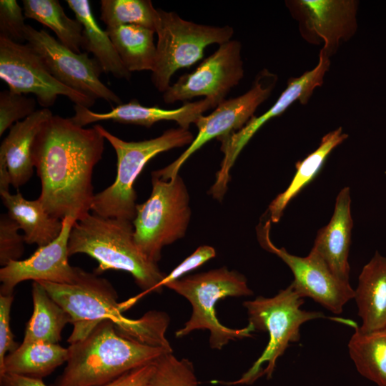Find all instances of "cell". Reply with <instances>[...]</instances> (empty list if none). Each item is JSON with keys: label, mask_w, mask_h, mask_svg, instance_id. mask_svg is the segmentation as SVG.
<instances>
[{"label": "cell", "mask_w": 386, "mask_h": 386, "mask_svg": "<svg viewBox=\"0 0 386 386\" xmlns=\"http://www.w3.org/2000/svg\"><path fill=\"white\" fill-rule=\"evenodd\" d=\"M0 78L14 93L34 94L39 104L46 109L51 107L59 95L89 109L95 103V100L56 80L30 45L4 37H0Z\"/></svg>", "instance_id": "cell-11"}, {"label": "cell", "mask_w": 386, "mask_h": 386, "mask_svg": "<svg viewBox=\"0 0 386 386\" xmlns=\"http://www.w3.org/2000/svg\"><path fill=\"white\" fill-rule=\"evenodd\" d=\"M96 128L114 148L117 154V175L107 188L95 194L91 211L105 217L132 222L136 216L137 192L134 182L147 162L159 153L189 145L193 134L179 127L147 140L127 142L110 133L100 124Z\"/></svg>", "instance_id": "cell-4"}, {"label": "cell", "mask_w": 386, "mask_h": 386, "mask_svg": "<svg viewBox=\"0 0 386 386\" xmlns=\"http://www.w3.org/2000/svg\"><path fill=\"white\" fill-rule=\"evenodd\" d=\"M20 227L8 214L0 217V264L4 267L12 261L20 260L24 250V235Z\"/></svg>", "instance_id": "cell-33"}, {"label": "cell", "mask_w": 386, "mask_h": 386, "mask_svg": "<svg viewBox=\"0 0 386 386\" xmlns=\"http://www.w3.org/2000/svg\"><path fill=\"white\" fill-rule=\"evenodd\" d=\"M76 220L67 216L59 237L48 244L38 247L27 259L12 261L0 269V295H12L15 287L26 280L57 284L75 282L79 267L68 261V243L71 229Z\"/></svg>", "instance_id": "cell-17"}, {"label": "cell", "mask_w": 386, "mask_h": 386, "mask_svg": "<svg viewBox=\"0 0 386 386\" xmlns=\"http://www.w3.org/2000/svg\"><path fill=\"white\" fill-rule=\"evenodd\" d=\"M66 365L55 386H99L154 362L172 350L144 345L120 335L111 320L67 347Z\"/></svg>", "instance_id": "cell-3"}, {"label": "cell", "mask_w": 386, "mask_h": 386, "mask_svg": "<svg viewBox=\"0 0 386 386\" xmlns=\"http://www.w3.org/2000/svg\"><path fill=\"white\" fill-rule=\"evenodd\" d=\"M0 194L7 214L23 230L26 244L41 247L59 237L63 220L51 216L39 199H26L20 192L11 194L5 192Z\"/></svg>", "instance_id": "cell-22"}, {"label": "cell", "mask_w": 386, "mask_h": 386, "mask_svg": "<svg viewBox=\"0 0 386 386\" xmlns=\"http://www.w3.org/2000/svg\"><path fill=\"white\" fill-rule=\"evenodd\" d=\"M330 66V57L320 50L317 66L300 77L290 78L287 88L265 113L257 117H252L239 131L217 139L222 143L221 150L224 158L216 174L215 182L209 192L213 198L218 200L223 199L230 179V169L253 135L265 122L282 114L295 101L306 104L315 89L322 84Z\"/></svg>", "instance_id": "cell-13"}, {"label": "cell", "mask_w": 386, "mask_h": 386, "mask_svg": "<svg viewBox=\"0 0 386 386\" xmlns=\"http://www.w3.org/2000/svg\"><path fill=\"white\" fill-rule=\"evenodd\" d=\"M25 40L62 84L94 100L102 99L117 105L122 104L118 95L100 80L102 69L86 52L76 53L45 30H36L30 25H26Z\"/></svg>", "instance_id": "cell-12"}, {"label": "cell", "mask_w": 386, "mask_h": 386, "mask_svg": "<svg viewBox=\"0 0 386 386\" xmlns=\"http://www.w3.org/2000/svg\"><path fill=\"white\" fill-rule=\"evenodd\" d=\"M31 296L33 313L26 324L22 343L59 344L64 327L71 323L69 315L36 281L32 283Z\"/></svg>", "instance_id": "cell-25"}, {"label": "cell", "mask_w": 386, "mask_h": 386, "mask_svg": "<svg viewBox=\"0 0 386 386\" xmlns=\"http://www.w3.org/2000/svg\"><path fill=\"white\" fill-rule=\"evenodd\" d=\"M348 351L357 372L377 386H386V327L362 332L355 325Z\"/></svg>", "instance_id": "cell-28"}, {"label": "cell", "mask_w": 386, "mask_h": 386, "mask_svg": "<svg viewBox=\"0 0 386 386\" xmlns=\"http://www.w3.org/2000/svg\"><path fill=\"white\" fill-rule=\"evenodd\" d=\"M286 6L298 21L302 38L310 44L323 43L321 50L329 57L356 31L357 1L292 0Z\"/></svg>", "instance_id": "cell-16"}, {"label": "cell", "mask_w": 386, "mask_h": 386, "mask_svg": "<svg viewBox=\"0 0 386 386\" xmlns=\"http://www.w3.org/2000/svg\"><path fill=\"white\" fill-rule=\"evenodd\" d=\"M68 355V348L59 344L21 343L6 356L0 376L7 373L42 380L66 362Z\"/></svg>", "instance_id": "cell-26"}, {"label": "cell", "mask_w": 386, "mask_h": 386, "mask_svg": "<svg viewBox=\"0 0 386 386\" xmlns=\"http://www.w3.org/2000/svg\"><path fill=\"white\" fill-rule=\"evenodd\" d=\"M14 298V294L0 295V372L3 370L7 352H12L19 346L14 341L10 327V312Z\"/></svg>", "instance_id": "cell-35"}, {"label": "cell", "mask_w": 386, "mask_h": 386, "mask_svg": "<svg viewBox=\"0 0 386 386\" xmlns=\"http://www.w3.org/2000/svg\"><path fill=\"white\" fill-rule=\"evenodd\" d=\"M154 370V362L129 371L113 381L99 386H144Z\"/></svg>", "instance_id": "cell-37"}, {"label": "cell", "mask_w": 386, "mask_h": 386, "mask_svg": "<svg viewBox=\"0 0 386 386\" xmlns=\"http://www.w3.org/2000/svg\"><path fill=\"white\" fill-rule=\"evenodd\" d=\"M25 18L34 19L51 29L58 41L76 53L83 48L84 38L81 22L67 16L57 0H23Z\"/></svg>", "instance_id": "cell-29"}, {"label": "cell", "mask_w": 386, "mask_h": 386, "mask_svg": "<svg viewBox=\"0 0 386 386\" xmlns=\"http://www.w3.org/2000/svg\"><path fill=\"white\" fill-rule=\"evenodd\" d=\"M69 315L73 330L68 342L81 340L102 321L111 320L118 333L129 334L137 320L124 316L118 295L112 284L95 273L79 268L78 276L71 284H57L36 281Z\"/></svg>", "instance_id": "cell-8"}, {"label": "cell", "mask_w": 386, "mask_h": 386, "mask_svg": "<svg viewBox=\"0 0 386 386\" xmlns=\"http://www.w3.org/2000/svg\"><path fill=\"white\" fill-rule=\"evenodd\" d=\"M270 227L269 219L257 227L258 241L264 249L276 254L290 267L294 275L290 284L294 290L301 297H310L334 314H340L345 305L355 297L350 283L336 277L312 251L306 257H298L284 247H276L270 239Z\"/></svg>", "instance_id": "cell-14"}, {"label": "cell", "mask_w": 386, "mask_h": 386, "mask_svg": "<svg viewBox=\"0 0 386 386\" xmlns=\"http://www.w3.org/2000/svg\"><path fill=\"white\" fill-rule=\"evenodd\" d=\"M348 137L339 127L321 139L319 147L302 161L296 163V172L287 188L269 204L271 222H278L289 202L318 174L331 152Z\"/></svg>", "instance_id": "cell-24"}, {"label": "cell", "mask_w": 386, "mask_h": 386, "mask_svg": "<svg viewBox=\"0 0 386 386\" xmlns=\"http://www.w3.org/2000/svg\"><path fill=\"white\" fill-rule=\"evenodd\" d=\"M220 102L213 98H204L196 102H185L174 109H164L159 107L142 105L137 99L121 104L110 112L98 113L89 108L75 104L74 115L71 120L79 126L84 127L91 123L112 120L121 124L144 126L149 128L161 121H174L179 127L188 129L192 123L203 115V113L216 107Z\"/></svg>", "instance_id": "cell-18"}, {"label": "cell", "mask_w": 386, "mask_h": 386, "mask_svg": "<svg viewBox=\"0 0 386 386\" xmlns=\"http://www.w3.org/2000/svg\"><path fill=\"white\" fill-rule=\"evenodd\" d=\"M104 140L95 126L86 129L71 118L53 115L42 125L34 141L32 159L41 181L38 199L51 216L77 221L91 210L92 174Z\"/></svg>", "instance_id": "cell-1"}, {"label": "cell", "mask_w": 386, "mask_h": 386, "mask_svg": "<svg viewBox=\"0 0 386 386\" xmlns=\"http://www.w3.org/2000/svg\"><path fill=\"white\" fill-rule=\"evenodd\" d=\"M152 185L147 200L137 204L132 224L137 246L157 264L162 248L184 237L192 212L187 188L179 174L164 180L152 174Z\"/></svg>", "instance_id": "cell-7"}, {"label": "cell", "mask_w": 386, "mask_h": 386, "mask_svg": "<svg viewBox=\"0 0 386 386\" xmlns=\"http://www.w3.org/2000/svg\"><path fill=\"white\" fill-rule=\"evenodd\" d=\"M154 370L144 386H199L193 364L167 352L154 362Z\"/></svg>", "instance_id": "cell-31"}, {"label": "cell", "mask_w": 386, "mask_h": 386, "mask_svg": "<svg viewBox=\"0 0 386 386\" xmlns=\"http://www.w3.org/2000/svg\"><path fill=\"white\" fill-rule=\"evenodd\" d=\"M0 386H47L42 380L13 374L0 376Z\"/></svg>", "instance_id": "cell-38"}, {"label": "cell", "mask_w": 386, "mask_h": 386, "mask_svg": "<svg viewBox=\"0 0 386 386\" xmlns=\"http://www.w3.org/2000/svg\"><path fill=\"white\" fill-rule=\"evenodd\" d=\"M352 227L350 189L345 187L338 193L332 216L318 231L311 251L323 260L336 277L346 283H350L348 257Z\"/></svg>", "instance_id": "cell-19"}, {"label": "cell", "mask_w": 386, "mask_h": 386, "mask_svg": "<svg viewBox=\"0 0 386 386\" xmlns=\"http://www.w3.org/2000/svg\"><path fill=\"white\" fill-rule=\"evenodd\" d=\"M165 287L185 297L192 307L190 318L175 332L176 337H183L196 330H208L210 347L221 350L230 340L252 337L254 330L250 325L242 329L227 327L219 322L215 310L219 300L253 294L247 279L239 272L224 267L172 281Z\"/></svg>", "instance_id": "cell-6"}, {"label": "cell", "mask_w": 386, "mask_h": 386, "mask_svg": "<svg viewBox=\"0 0 386 386\" xmlns=\"http://www.w3.org/2000/svg\"><path fill=\"white\" fill-rule=\"evenodd\" d=\"M362 332L386 327V257L375 252L363 267L354 297Z\"/></svg>", "instance_id": "cell-21"}, {"label": "cell", "mask_w": 386, "mask_h": 386, "mask_svg": "<svg viewBox=\"0 0 386 386\" xmlns=\"http://www.w3.org/2000/svg\"><path fill=\"white\" fill-rule=\"evenodd\" d=\"M157 10L155 33L158 41L151 79L156 89L164 93L178 69L189 67L202 59L207 46L221 45L231 40L234 29L229 26L198 24L182 19L177 13Z\"/></svg>", "instance_id": "cell-9"}, {"label": "cell", "mask_w": 386, "mask_h": 386, "mask_svg": "<svg viewBox=\"0 0 386 386\" xmlns=\"http://www.w3.org/2000/svg\"><path fill=\"white\" fill-rule=\"evenodd\" d=\"M241 44L229 40L206 58L192 73L181 76L163 93L167 104L205 96L219 102L243 78Z\"/></svg>", "instance_id": "cell-15"}, {"label": "cell", "mask_w": 386, "mask_h": 386, "mask_svg": "<svg viewBox=\"0 0 386 386\" xmlns=\"http://www.w3.org/2000/svg\"><path fill=\"white\" fill-rule=\"evenodd\" d=\"M100 19L107 27L138 25L155 31L158 10L150 0H102Z\"/></svg>", "instance_id": "cell-30"}, {"label": "cell", "mask_w": 386, "mask_h": 386, "mask_svg": "<svg viewBox=\"0 0 386 386\" xmlns=\"http://www.w3.org/2000/svg\"><path fill=\"white\" fill-rule=\"evenodd\" d=\"M53 116L51 110H36L27 118L15 123L0 146V159L5 162L11 184L19 189L32 177V147L42 125Z\"/></svg>", "instance_id": "cell-20"}, {"label": "cell", "mask_w": 386, "mask_h": 386, "mask_svg": "<svg viewBox=\"0 0 386 386\" xmlns=\"http://www.w3.org/2000/svg\"><path fill=\"white\" fill-rule=\"evenodd\" d=\"M24 19V10L16 0H1L0 37L18 43L25 40Z\"/></svg>", "instance_id": "cell-34"}, {"label": "cell", "mask_w": 386, "mask_h": 386, "mask_svg": "<svg viewBox=\"0 0 386 386\" xmlns=\"http://www.w3.org/2000/svg\"><path fill=\"white\" fill-rule=\"evenodd\" d=\"M76 19L83 26V48L91 52L100 64L103 72L118 79L129 80L131 73L124 67L107 32L97 24L87 0H66Z\"/></svg>", "instance_id": "cell-23"}, {"label": "cell", "mask_w": 386, "mask_h": 386, "mask_svg": "<svg viewBox=\"0 0 386 386\" xmlns=\"http://www.w3.org/2000/svg\"><path fill=\"white\" fill-rule=\"evenodd\" d=\"M277 81V75L267 69L259 71L249 91L223 100L212 113L201 116L194 123L198 129L197 135L188 148L175 161L152 174L164 180L172 179L179 174L188 158L207 142L241 129L254 117L257 107L270 96Z\"/></svg>", "instance_id": "cell-10"}, {"label": "cell", "mask_w": 386, "mask_h": 386, "mask_svg": "<svg viewBox=\"0 0 386 386\" xmlns=\"http://www.w3.org/2000/svg\"><path fill=\"white\" fill-rule=\"evenodd\" d=\"M304 300L290 284L272 297L259 296L245 301L249 325L254 331L267 332L269 340L261 356L237 380L216 382L226 385H250L259 377H272L277 360L282 356L291 342L300 340V326L310 320L326 318L322 312L300 309Z\"/></svg>", "instance_id": "cell-5"}, {"label": "cell", "mask_w": 386, "mask_h": 386, "mask_svg": "<svg viewBox=\"0 0 386 386\" xmlns=\"http://www.w3.org/2000/svg\"><path fill=\"white\" fill-rule=\"evenodd\" d=\"M106 31L122 64L130 73L153 71L157 56L154 31L142 26L129 24L107 27Z\"/></svg>", "instance_id": "cell-27"}, {"label": "cell", "mask_w": 386, "mask_h": 386, "mask_svg": "<svg viewBox=\"0 0 386 386\" xmlns=\"http://www.w3.org/2000/svg\"><path fill=\"white\" fill-rule=\"evenodd\" d=\"M215 256L216 251L212 247L209 245L199 247L192 254L162 279L157 287L159 292L167 284L179 279L184 274L195 269Z\"/></svg>", "instance_id": "cell-36"}, {"label": "cell", "mask_w": 386, "mask_h": 386, "mask_svg": "<svg viewBox=\"0 0 386 386\" xmlns=\"http://www.w3.org/2000/svg\"><path fill=\"white\" fill-rule=\"evenodd\" d=\"M69 256L83 253L98 262L94 273L122 270L132 275L142 293L122 303L128 309L141 297L159 292L158 284L166 276L157 264L139 250L134 239L132 222L89 212L74 222L69 234Z\"/></svg>", "instance_id": "cell-2"}, {"label": "cell", "mask_w": 386, "mask_h": 386, "mask_svg": "<svg viewBox=\"0 0 386 386\" xmlns=\"http://www.w3.org/2000/svg\"><path fill=\"white\" fill-rule=\"evenodd\" d=\"M36 101L24 94L4 90L0 93V136L14 123L36 112Z\"/></svg>", "instance_id": "cell-32"}]
</instances>
